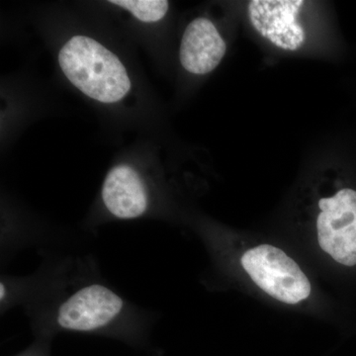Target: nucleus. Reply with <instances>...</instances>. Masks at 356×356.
Masks as SVG:
<instances>
[{"mask_svg":"<svg viewBox=\"0 0 356 356\" xmlns=\"http://www.w3.org/2000/svg\"><path fill=\"white\" fill-rule=\"evenodd\" d=\"M0 292H1V296H0V297H1V299H2V298H3V293H4V287H3V285H2V284H1V291H0Z\"/></svg>","mask_w":356,"mask_h":356,"instance_id":"1a4fd4ad","label":"nucleus"},{"mask_svg":"<svg viewBox=\"0 0 356 356\" xmlns=\"http://www.w3.org/2000/svg\"><path fill=\"white\" fill-rule=\"evenodd\" d=\"M317 220L320 247L334 261L356 266V191L343 188L321 199Z\"/></svg>","mask_w":356,"mask_h":356,"instance_id":"7ed1b4c3","label":"nucleus"},{"mask_svg":"<svg viewBox=\"0 0 356 356\" xmlns=\"http://www.w3.org/2000/svg\"><path fill=\"white\" fill-rule=\"evenodd\" d=\"M58 63L70 83L92 99L114 103L130 90V79L120 60L88 37H72L60 51Z\"/></svg>","mask_w":356,"mask_h":356,"instance_id":"f257e3e1","label":"nucleus"},{"mask_svg":"<svg viewBox=\"0 0 356 356\" xmlns=\"http://www.w3.org/2000/svg\"><path fill=\"white\" fill-rule=\"evenodd\" d=\"M123 307L120 297L108 288H83L60 307L58 324L74 331H92L108 324Z\"/></svg>","mask_w":356,"mask_h":356,"instance_id":"39448f33","label":"nucleus"},{"mask_svg":"<svg viewBox=\"0 0 356 356\" xmlns=\"http://www.w3.org/2000/svg\"><path fill=\"white\" fill-rule=\"evenodd\" d=\"M110 3L127 9L143 22H156L163 19L170 6L165 0H112Z\"/></svg>","mask_w":356,"mask_h":356,"instance_id":"6e6552de","label":"nucleus"},{"mask_svg":"<svg viewBox=\"0 0 356 356\" xmlns=\"http://www.w3.org/2000/svg\"><path fill=\"white\" fill-rule=\"evenodd\" d=\"M242 266L255 284L283 303L297 304L311 294L305 274L283 250L262 245L248 250Z\"/></svg>","mask_w":356,"mask_h":356,"instance_id":"f03ea898","label":"nucleus"},{"mask_svg":"<svg viewBox=\"0 0 356 356\" xmlns=\"http://www.w3.org/2000/svg\"><path fill=\"white\" fill-rule=\"evenodd\" d=\"M107 209L122 219L139 217L147 209L146 188L136 170L118 165L110 170L102 188Z\"/></svg>","mask_w":356,"mask_h":356,"instance_id":"0eeeda50","label":"nucleus"},{"mask_svg":"<svg viewBox=\"0 0 356 356\" xmlns=\"http://www.w3.org/2000/svg\"><path fill=\"white\" fill-rule=\"evenodd\" d=\"M226 51V43L215 25L206 18H197L185 29L180 63L191 74H209L221 63Z\"/></svg>","mask_w":356,"mask_h":356,"instance_id":"423d86ee","label":"nucleus"},{"mask_svg":"<svg viewBox=\"0 0 356 356\" xmlns=\"http://www.w3.org/2000/svg\"><path fill=\"white\" fill-rule=\"evenodd\" d=\"M302 0H252L248 11L250 23L264 38L281 50L297 51L306 41L299 24Z\"/></svg>","mask_w":356,"mask_h":356,"instance_id":"20e7f679","label":"nucleus"}]
</instances>
